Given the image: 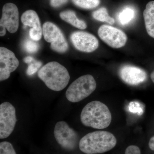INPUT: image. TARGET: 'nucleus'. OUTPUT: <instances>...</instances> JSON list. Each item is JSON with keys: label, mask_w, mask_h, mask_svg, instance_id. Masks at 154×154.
<instances>
[{"label": "nucleus", "mask_w": 154, "mask_h": 154, "mask_svg": "<svg viewBox=\"0 0 154 154\" xmlns=\"http://www.w3.org/2000/svg\"><path fill=\"white\" fill-rule=\"evenodd\" d=\"M114 135L108 131H98L89 133L83 137L79 143L80 150L86 154L103 153L116 145Z\"/></svg>", "instance_id": "1"}, {"label": "nucleus", "mask_w": 154, "mask_h": 154, "mask_svg": "<svg viewBox=\"0 0 154 154\" xmlns=\"http://www.w3.org/2000/svg\"><path fill=\"white\" fill-rule=\"evenodd\" d=\"M81 121L84 125L97 129H103L110 125L112 116L105 104L98 101L89 102L81 114Z\"/></svg>", "instance_id": "2"}, {"label": "nucleus", "mask_w": 154, "mask_h": 154, "mask_svg": "<svg viewBox=\"0 0 154 154\" xmlns=\"http://www.w3.org/2000/svg\"><path fill=\"white\" fill-rule=\"evenodd\" d=\"M38 76L48 88L55 91L64 89L70 80L67 69L55 61L48 63L42 67L38 72Z\"/></svg>", "instance_id": "3"}, {"label": "nucleus", "mask_w": 154, "mask_h": 154, "mask_svg": "<svg viewBox=\"0 0 154 154\" xmlns=\"http://www.w3.org/2000/svg\"><path fill=\"white\" fill-rule=\"evenodd\" d=\"M96 88V82L91 75L82 76L71 84L66 93L67 99L76 103L82 101L91 95Z\"/></svg>", "instance_id": "4"}, {"label": "nucleus", "mask_w": 154, "mask_h": 154, "mask_svg": "<svg viewBox=\"0 0 154 154\" xmlns=\"http://www.w3.org/2000/svg\"><path fill=\"white\" fill-rule=\"evenodd\" d=\"M42 33L45 41L51 43V48L56 52L63 53L69 48L65 37L59 28L52 22H45L42 26Z\"/></svg>", "instance_id": "5"}, {"label": "nucleus", "mask_w": 154, "mask_h": 154, "mask_svg": "<svg viewBox=\"0 0 154 154\" xmlns=\"http://www.w3.org/2000/svg\"><path fill=\"white\" fill-rule=\"evenodd\" d=\"M54 134L57 143L67 150H72L76 147L79 141L78 134L65 122L60 121L56 124Z\"/></svg>", "instance_id": "6"}, {"label": "nucleus", "mask_w": 154, "mask_h": 154, "mask_svg": "<svg viewBox=\"0 0 154 154\" xmlns=\"http://www.w3.org/2000/svg\"><path fill=\"white\" fill-rule=\"evenodd\" d=\"M17 121L16 109L11 103L5 102L0 105V138L10 136Z\"/></svg>", "instance_id": "7"}, {"label": "nucleus", "mask_w": 154, "mask_h": 154, "mask_svg": "<svg viewBox=\"0 0 154 154\" xmlns=\"http://www.w3.org/2000/svg\"><path fill=\"white\" fill-rule=\"evenodd\" d=\"M19 26V13L16 5L12 3L6 4L3 7L0 20V36L5 35L6 29L10 33H16Z\"/></svg>", "instance_id": "8"}, {"label": "nucleus", "mask_w": 154, "mask_h": 154, "mask_svg": "<svg viewBox=\"0 0 154 154\" xmlns=\"http://www.w3.org/2000/svg\"><path fill=\"white\" fill-rule=\"evenodd\" d=\"M98 35L102 41L113 48L123 47L127 40L126 34L122 30L110 25H102L98 30Z\"/></svg>", "instance_id": "9"}, {"label": "nucleus", "mask_w": 154, "mask_h": 154, "mask_svg": "<svg viewBox=\"0 0 154 154\" xmlns=\"http://www.w3.org/2000/svg\"><path fill=\"white\" fill-rule=\"evenodd\" d=\"M71 39L75 48L82 52H92L99 47L98 39L93 34L88 32H74L71 36Z\"/></svg>", "instance_id": "10"}, {"label": "nucleus", "mask_w": 154, "mask_h": 154, "mask_svg": "<svg viewBox=\"0 0 154 154\" xmlns=\"http://www.w3.org/2000/svg\"><path fill=\"white\" fill-rule=\"evenodd\" d=\"M19 61L13 51L6 48H0V81L9 79L12 72L17 69Z\"/></svg>", "instance_id": "11"}, {"label": "nucleus", "mask_w": 154, "mask_h": 154, "mask_svg": "<svg viewBox=\"0 0 154 154\" xmlns=\"http://www.w3.org/2000/svg\"><path fill=\"white\" fill-rule=\"evenodd\" d=\"M119 75L121 79L128 85L135 86L144 82L147 78L145 71L137 67L126 65L119 69Z\"/></svg>", "instance_id": "12"}, {"label": "nucleus", "mask_w": 154, "mask_h": 154, "mask_svg": "<svg viewBox=\"0 0 154 154\" xmlns=\"http://www.w3.org/2000/svg\"><path fill=\"white\" fill-rule=\"evenodd\" d=\"M21 21L26 26L32 27L29 30V35L31 39L37 41L41 39L42 34L40 20L37 13L33 10H28L22 14Z\"/></svg>", "instance_id": "13"}, {"label": "nucleus", "mask_w": 154, "mask_h": 154, "mask_svg": "<svg viewBox=\"0 0 154 154\" xmlns=\"http://www.w3.org/2000/svg\"><path fill=\"white\" fill-rule=\"evenodd\" d=\"M143 15L147 32L150 36L154 38V1L147 4Z\"/></svg>", "instance_id": "14"}, {"label": "nucleus", "mask_w": 154, "mask_h": 154, "mask_svg": "<svg viewBox=\"0 0 154 154\" xmlns=\"http://www.w3.org/2000/svg\"><path fill=\"white\" fill-rule=\"evenodd\" d=\"M61 19L78 29L85 30L87 27L85 21L77 18L75 13L72 11H63L60 14Z\"/></svg>", "instance_id": "15"}, {"label": "nucleus", "mask_w": 154, "mask_h": 154, "mask_svg": "<svg viewBox=\"0 0 154 154\" xmlns=\"http://www.w3.org/2000/svg\"><path fill=\"white\" fill-rule=\"evenodd\" d=\"M93 18L97 21L106 22L113 25L115 23V20L108 15L107 9L105 8H100L94 11L92 14Z\"/></svg>", "instance_id": "16"}, {"label": "nucleus", "mask_w": 154, "mask_h": 154, "mask_svg": "<svg viewBox=\"0 0 154 154\" xmlns=\"http://www.w3.org/2000/svg\"><path fill=\"white\" fill-rule=\"evenodd\" d=\"M134 10L130 8H126L123 9L118 15V19L119 23L122 25L129 24L134 18Z\"/></svg>", "instance_id": "17"}, {"label": "nucleus", "mask_w": 154, "mask_h": 154, "mask_svg": "<svg viewBox=\"0 0 154 154\" xmlns=\"http://www.w3.org/2000/svg\"><path fill=\"white\" fill-rule=\"evenodd\" d=\"M75 5L82 8L92 9L99 5L100 0H72Z\"/></svg>", "instance_id": "18"}, {"label": "nucleus", "mask_w": 154, "mask_h": 154, "mask_svg": "<svg viewBox=\"0 0 154 154\" xmlns=\"http://www.w3.org/2000/svg\"><path fill=\"white\" fill-rule=\"evenodd\" d=\"M0 154H17L12 144L7 141L0 143Z\"/></svg>", "instance_id": "19"}, {"label": "nucleus", "mask_w": 154, "mask_h": 154, "mask_svg": "<svg viewBox=\"0 0 154 154\" xmlns=\"http://www.w3.org/2000/svg\"><path fill=\"white\" fill-rule=\"evenodd\" d=\"M28 69L26 71V73L28 75H32L36 73L38 69L41 67L42 63L40 61L36 60L33 58L32 61L28 64Z\"/></svg>", "instance_id": "20"}, {"label": "nucleus", "mask_w": 154, "mask_h": 154, "mask_svg": "<svg viewBox=\"0 0 154 154\" xmlns=\"http://www.w3.org/2000/svg\"><path fill=\"white\" fill-rule=\"evenodd\" d=\"M24 48L27 52L33 53L38 51L39 45L36 41L33 40L28 39L25 41L24 45Z\"/></svg>", "instance_id": "21"}, {"label": "nucleus", "mask_w": 154, "mask_h": 154, "mask_svg": "<svg viewBox=\"0 0 154 154\" xmlns=\"http://www.w3.org/2000/svg\"><path fill=\"white\" fill-rule=\"evenodd\" d=\"M125 154H141L140 150L137 146L131 145L127 148Z\"/></svg>", "instance_id": "22"}, {"label": "nucleus", "mask_w": 154, "mask_h": 154, "mask_svg": "<svg viewBox=\"0 0 154 154\" xmlns=\"http://www.w3.org/2000/svg\"><path fill=\"white\" fill-rule=\"evenodd\" d=\"M68 0H50L51 5L54 8H59L67 2Z\"/></svg>", "instance_id": "23"}, {"label": "nucleus", "mask_w": 154, "mask_h": 154, "mask_svg": "<svg viewBox=\"0 0 154 154\" xmlns=\"http://www.w3.org/2000/svg\"><path fill=\"white\" fill-rule=\"evenodd\" d=\"M149 146L151 150L154 151V136L150 139L149 143Z\"/></svg>", "instance_id": "24"}, {"label": "nucleus", "mask_w": 154, "mask_h": 154, "mask_svg": "<svg viewBox=\"0 0 154 154\" xmlns=\"http://www.w3.org/2000/svg\"><path fill=\"white\" fill-rule=\"evenodd\" d=\"M151 79L152 81L154 83V71L152 72V73L151 74Z\"/></svg>", "instance_id": "25"}]
</instances>
